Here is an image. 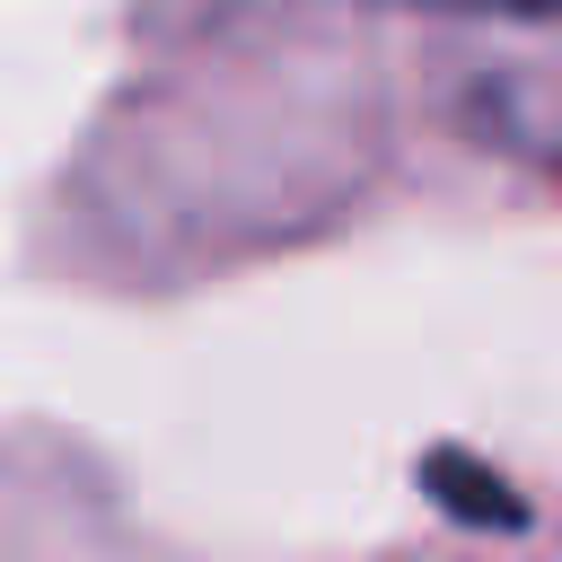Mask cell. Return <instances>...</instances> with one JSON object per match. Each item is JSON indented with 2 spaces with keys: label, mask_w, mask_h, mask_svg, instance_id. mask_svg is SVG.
I'll return each mask as SVG.
<instances>
[{
  "label": "cell",
  "mask_w": 562,
  "mask_h": 562,
  "mask_svg": "<svg viewBox=\"0 0 562 562\" xmlns=\"http://www.w3.org/2000/svg\"><path fill=\"white\" fill-rule=\"evenodd\" d=\"M422 483H430V501L448 509V518H465V527H527V501H509V483L492 474V465H474V457H457V448H430V465H422Z\"/></svg>",
  "instance_id": "1"
},
{
  "label": "cell",
  "mask_w": 562,
  "mask_h": 562,
  "mask_svg": "<svg viewBox=\"0 0 562 562\" xmlns=\"http://www.w3.org/2000/svg\"><path fill=\"white\" fill-rule=\"evenodd\" d=\"M413 9H465V18H562V0H413Z\"/></svg>",
  "instance_id": "2"
}]
</instances>
